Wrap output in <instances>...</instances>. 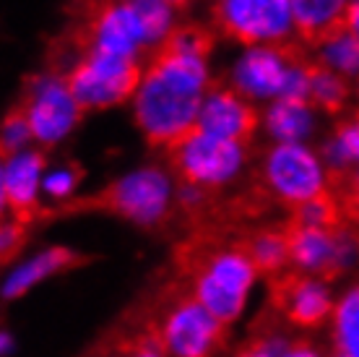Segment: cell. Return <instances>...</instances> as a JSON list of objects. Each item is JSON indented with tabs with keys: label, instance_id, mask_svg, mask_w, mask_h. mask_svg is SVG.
Wrapping results in <instances>:
<instances>
[{
	"label": "cell",
	"instance_id": "cell-1",
	"mask_svg": "<svg viewBox=\"0 0 359 357\" xmlns=\"http://www.w3.org/2000/svg\"><path fill=\"white\" fill-rule=\"evenodd\" d=\"M208 73L203 58L180 55L156 47L149 71L135 91V120L151 146L170 149L198 128L206 99Z\"/></svg>",
	"mask_w": 359,
	"mask_h": 357
},
{
	"label": "cell",
	"instance_id": "cell-2",
	"mask_svg": "<svg viewBox=\"0 0 359 357\" xmlns=\"http://www.w3.org/2000/svg\"><path fill=\"white\" fill-rule=\"evenodd\" d=\"M170 180L162 170H138L126 178L109 183L104 190L94 196L76 198L63 204L57 212L45 209L42 216L55 214H76V212H109V214L126 216L135 224L156 227L170 219Z\"/></svg>",
	"mask_w": 359,
	"mask_h": 357
},
{
	"label": "cell",
	"instance_id": "cell-3",
	"mask_svg": "<svg viewBox=\"0 0 359 357\" xmlns=\"http://www.w3.org/2000/svg\"><path fill=\"white\" fill-rule=\"evenodd\" d=\"M167 154L180 186L201 188L208 193H219L222 186H226L240 172L245 162L243 143L208 136L201 128H193L190 134L172 143Z\"/></svg>",
	"mask_w": 359,
	"mask_h": 357
},
{
	"label": "cell",
	"instance_id": "cell-4",
	"mask_svg": "<svg viewBox=\"0 0 359 357\" xmlns=\"http://www.w3.org/2000/svg\"><path fill=\"white\" fill-rule=\"evenodd\" d=\"M255 186L284 209L305 204L310 198L328 190V175H323L320 162L313 152L299 143H278L269 152Z\"/></svg>",
	"mask_w": 359,
	"mask_h": 357
},
{
	"label": "cell",
	"instance_id": "cell-5",
	"mask_svg": "<svg viewBox=\"0 0 359 357\" xmlns=\"http://www.w3.org/2000/svg\"><path fill=\"white\" fill-rule=\"evenodd\" d=\"M65 81L83 110L112 108L141 86L144 71L135 58L89 53L79 63H73L71 71L65 73Z\"/></svg>",
	"mask_w": 359,
	"mask_h": 357
},
{
	"label": "cell",
	"instance_id": "cell-6",
	"mask_svg": "<svg viewBox=\"0 0 359 357\" xmlns=\"http://www.w3.org/2000/svg\"><path fill=\"white\" fill-rule=\"evenodd\" d=\"M13 110L27 117L32 136L45 146H53L63 136L71 134V128L81 120L83 112L65 76H55V73L29 81V86Z\"/></svg>",
	"mask_w": 359,
	"mask_h": 357
},
{
	"label": "cell",
	"instance_id": "cell-7",
	"mask_svg": "<svg viewBox=\"0 0 359 357\" xmlns=\"http://www.w3.org/2000/svg\"><path fill=\"white\" fill-rule=\"evenodd\" d=\"M216 24L245 45H278L292 24V0H216Z\"/></svg>",
	"mask_w": 359,
	"mask_h": 357
},
{
	"label": "cell",
	"instance_id": "cell-8",
	"mask_svg": "<svg viewBox=\"0 0 359 357\" xmlns=\"http://www.w3.org/2000/svg\"><path fill=\"white\" fill-rule=\"evenodd\" d=\"M271 311L299 329H318L331 316V295L320 279L289 266L269 279Z\"/></svg>",
	"mask_w": 359,
	"mask_h": 357
},
{
	"label": "cell",
	"instance_id": "cell-9",
	"mask_svg": "<svg viewBox=\"0 0 359 357\" xmlns=\"http://www.w3.org/2000/svg\"><path fill=\"white\" fill-rule=\"evenodd\" d=\"M305 58V50L297 45H263L252 47L243 60L234 65V89L245 97H273L289 86L294 65Z\"/></svg>",
	"mask_w": 359,
	"mask_h": 357
},
{
	"label": "cell",
	"instance_id": "cell-10",
	"mask_svg": "<svg viewBox=\"0 0 359 357\" xmlns=\"http://www.w3.org/2000/svg\"><path fill=\"white\" fill-rule=\"evenodd\" d=\"M42 170H45L42 152H21L3 164V209L6 214H13V222L32 227L45 214V209L36 206V188Z\"/></svg>",
	"mask_w": 359,
	"mask_h": 357
},
{
	"label": "cell",
	"instance_id": "cell-11",
	"mask_svg": "<svg viewBox=\"0 0 359 357\" xmlns=\"http://www.w3.org/2000/svg\"><path fill=\"white\" fill-rule=\"evenodd\" d=\"M198 128L216 138L248 143L258 128V112L245 99H240L237 91L214 86L201 105Z\"/></svg>",
	"mask_w": 359,
	"mask_h": 357
},
{
	"label": "cell",
	"instance_id": "cell-12",
	"mask_svg": "<svg viewBox=\"0 0 359 357\" xmlns=\"http://www.w3.org/2000/svg\"><path fill=\"white\" fill-rule=\"evenodd\" d=\"M354 0H292V24L307 47H325L349 34V8Z\"/></svg>",
	"mask_w": 359,
	"mask_h": 357
},
{
	"label": "cell",
	"instance_id": "cell-13",
	"mask_svg": "<svg viewBox=\"0 0 359 357\" xmlns=\"http://www.w3.org/2000/svg\"><path fill=\"white\" fill-rule=\"evenodd\" d=\"M245 250L255 264L258 274L276 277L289 268V245H287V224H263V227H243L240 233Z\"/></svg>",
	"mask_w": 359,
	"mask_h": 357
},
{
	"label": "cell",
	"instance_id": "cell-14",
	"mask_svg": "<svg viewBox=\"0 0 359 357\" xmlns=\"http://www.w3.org/2000/svg\"><path fill=\"white\" fill-rule=\"evenodd\" d=\"M86 261H89L86 256H79L76 250H68V248L45 250V253H39L36 259H32L29 264H24V266L16 268V271L11 274L6 287H3V297H6V300L21 297L29 287L36 285V282H42V279L50 277V274H57V271L71 268V266H81Z\"/></svg>",
	"mask_w": 359,
	"mask_h": 357
},
{
	"label": "cell",
	"instance_id": "cell-15",
	"mask_svg": "<svg viewBox=\"0 0 359 357\" xmlns=\"http://www.w3.org/2000/svg\"><path fill=\"white\" fill-rule=\"evenodd\" d=\"M266 128L281 143H297L313 128V108L294 99H278L266 115Z\"/></svg>",
	"mask_w": 359,
	"mask_h": 357
},
{
	"label": "cell",
	"instance_id": "cell-16",
	"mask_svg": "<svg viewBox=\"0 0 359 357\" xmlns=\"http://www.w3.org/2000/svg\"><path fill=\"white\" fill-rule=\"evenodd\" d=\"M349 99V86L341 73L331 71L320 60H310V105L325 112H341Z\"/></svg>",
	"mask_w": 359,
	"mask_h": 357
},
{
	"label": "cell",
	"instance_id": "cell-17",
	"mask_svg": "<svg viewBox=\"0 0 359 357\" xmlns=\"http://www.w3.org/2000/svg\"><path fill=\"white\" fill-rule=\"evenodd\" d=\"M333 339L336 352L359 357V285L351 287L333 311Z\"/></svg>",
	"mask_w": 359,
	"mask_h": 357
},
{
	"label": "cell",
	"instance_id": "cell-18",
	"mask_svg": "<svg viewBox=\"0 0 359 357\" xmlns=\"http://www.w3.org/2000/svg\"><path fill=\"white\" fill-rule=\"evenodd\" d=\"M130 11L135 13L138 24L144 29L146 45H162V39L170 34L172 6L167 0H126Z\"/></svg>",
	"mask_w": 359,
	"mask_h": 357
},
{
	"label": "cell",
	"instance_id": "cell-19",
	"mask_svg": "<svg viewBox=\"0 0 359 357\" xmlns=\"http://www.w3.org/2000/svg\"><path fill=\"white\" fill-rule=\"evenodd\" d=\"M325 160L331 172L351 170V162H359V112L336 125L333 141L325 146Z\"/></svg>",
	"mask_w": 359,
	"mask_h": 357
},
{
	"label": "cell",
	"instance_id": "cell-20",
	"mask_svg": "<svg viewBox=\"0 0 359 357\" xmlns=\"http://www.w3.org/2000/svg\"><path fill=\"white\" fill-rule=\"evenodd\" d=\"M320 63L328 65L331 71L349 76L359 71V37L344 34L333 39L331 45L320 47Z\"/></svg>",
	"mask_w": 359,
	"mask_h": 357
},
{
	"label": "cell",
	"instance_id": "cell-21",
	"mask_svg": "<svg viewBox=\"0 0 359 357\" xmlns=\"http://www.w3.org/2000/svg\"><path fill=\"white\" fill-rule=\"evenodd\" d=\"M269 318L271 316H261L258 323H263V331L252 329V337L245 342V347L240 349L237 357H281L284 355V349L289 347V342L278 337V331L271 326Z\"/></svg>",
	"mask_w": 359,
	"mask_h": 357
},
{
	"label": "cell",
	"instance_id": "cell-22",
	"mask_svg": "<svg viewBox=\"0 0 359 357\" xmlns=\"http://www.w3.org/2000/svg\"><path fill=\"white\" fill-rule=\"evenodd\" d=\"M29 138H34V136H32V128H29L27 117L21 115L18 110H11L8 117H6V123H3V160L16 157L18 149H21Z\"/></svg>",
	"mask_w": 359,
	"mask_h": 357
},
{
	"label": "cell",
	"instance_id": "cell-23",
	"mask_svg": "<svg viewBox=\"0 0 359 357\" xmlns=\"http://www.w3.org/2000/svg\"><path fill=\"white\" fill-rule=\"evenodd\" d=\"M79 180H81V170L79 167H60L53 175H47L45 190L55 198H68L73 193V188L79 186Z\"/></svg>",
	"mask_w": 359,
	"mask_h": 357
},
{
	"label": "cell",
	"instance_id": "cell-24",
	"mask_svg": "<svg viewBox=\"0 0 359 357\" xmlns=\"http://www.w3.org/2000/svg\"><path fill=\"white\" fill-rule=\"evenodd\" d=\"M27 224L21 222H6L3 227V264H8L11 256H16L18 250L24 248V242H27Z\"/></svg>",
	"mask_w": 359,
	"mask_h": 357
},
{
	"label": "cell",
	"instance_id": "cell-25",
	"mask_svg": "<svg viewBox=\"0 0 359 357\" xmlns=\"http://www.w3.org/2000/svg\"><path fill=\"white\" fill-rule=\"evenodd\" d=\"M281 357H323V355H320L310 342L294 339V342H289V347L284 349V355Z\"/></svg>",
	"mask_w": 359,
	"mask_h": 357
},
{
	"label": "cell",
	"instance_id": "cell-26",
	"mask_svg": "<svg viewBox=\"0 0 359 357\" xmlns=\"http://www.w3.org/2000/svg\"><path fill=\"white\" fill-rule=\"evenodd\" d=\"M349 34L359 37V0H354L349 8Z\"/></svg>",
	"mask_w": 359,
	"mask_h": 357
},
{
	"label": "cell",
	"instance_id": "cell-27",
	"mask_svg": "<svg viewBox=\"0 0 359 357\" xmlns=\"http://www.w3.org/2000/svg\"><path fill=\"white\" fill-rule=\"evenodd\" d=\"M167 3H170L172 8H185L188 6V0H167Z\"/></svg>",
	"mask_w": 359,
	"mask_h": 357
},
{
	"label": "cell",
	"instance_id": "cell-28",
	"mask_svg": "<svg viewBox=\"0 0 359 357\" xmlns=\"http://www.w3.org/2000/svg\"><path fill=\"white\" fill-rule=\"evenodd\" d=\"M331 357H346V355H341V352H336V355H331Z\"/></svg>",
	"mask_w": 359,
	"mask_h": 357
}]
</instances>
